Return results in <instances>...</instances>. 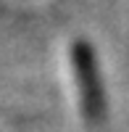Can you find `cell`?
Returning a JSON list of instances; mask_svg holds the SVG:
<instances>
[{
	"instance_id": "6da1fadb",
	"label": "cell",
	"mask_w": 129,
	"mask_h": 132,
	"mask_svg": "<svg viewBox=\"0 0 129 132\" xmlns=\"http://www.w3.org/2000/svg\"><path fill=\"white\" fill-rule=\"evenodd\" d=\"M71 63H74V74H77V85H79V101H82V111L87 116V122H103L105 116V90H103V79H100V66L98 56H95L92 45L87 42H74L71 45Z\"/></svg>"
}]
</instances>
